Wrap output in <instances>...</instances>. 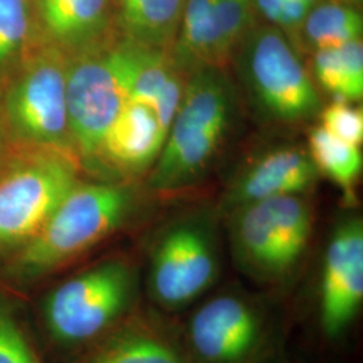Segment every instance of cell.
<instances>
[{
  "label": "cell",
  "mask_w": 363,
  "mask_h": 363,
  "mask_svg": "<svg viewBox=\"0 0 363 363\" xmlns=\"http://www.w3.org/2000/svg\"><path fill=\"white\" fill-rule=\"evenodd\" d=\"M156 195L136 181H79L37 235L0 264L4 288L27 291L154 213Z\"/></svg>",
  "instance_id": "cell-1"
},
{
  "label": "cell",
  "mask_w": 363,
  "mask_h": 363,
  "mask_svg": "<svg viewBox=\"0 0 363 363\" xmlns=\"http://www.w3.org/2000/svg\"><path fill=\"white\" fill-rule=\"evenodd\" d=\"M144 303L143 265L130 255H113L52 283L37 303V320L48 347L66 363Z\"/></svg>",
  "instance_id": "cell-2"
},
{
  "label": "cell",
  "mask_w": 363,
  "mask_h": 363,
  "mask_svg": "<svg viewBox=\"0 0 363 363\" xmlns=\"http://www.w3.org/2000/svg\"><path fill=\"white\" fill-rule=\"evenodd\" d=\"M240 99L228 69L203 67L189 76L163 150L144 181L150 193L179 194L208 177L235 128Z\"/></svg>",
  "instance_id": "cell-3"
},
{
  "label": "cell",
  "mask_w": 363,
  "mask_h": 363,
  "mask_svg": "<svg viewBox=\"0 0 363 363\" xmlns=\"http://www.w3.org/2000/svg\"><path fill=\"white\" fill-rule=\"evenodd\" d=\"M220 223L216 205H199L156 229L143 268L144 298L150 306L177 316L216 289L223 268Z\"/></svg>",
  "instance_id": "cell-4"
},
{
  "label": "cell",
  "mask_w": 363,
  "mask_h": 363,
  "mask_svg": "<svg viewBox=\"0 0 363 363\" xmlns=\"http://www.w3.org/2000/svg\"><path fill=\"white\" fill-rule=\"evenodd\" d=\"M234 267L265 294L298 279L311 247L315 214L308 195H283L234 208L222 218Z\"/></svg>",
  "instance_id": "cell-5"
},
{
  "label": "cell",
  "mask_w": 363,
  "mask_h": 363,
  "mask_svg": "<svg viewBox=\"0 0 363 363\" xmlns=\"http://www.w3.org/2000/svg\"><path fill=\"white\" fill-rule=\"evenodd\" d=\"M179 325L190 363H276L281 352L272 300L238 286L213 289Z\"/></svg>",
  "instance_id": "cell-6"
},
{
  "label": "cell",
  "mask_w": 363,
  "mask_h": 363,
  "mask_svg": "<svg viewBox=\"0 0 363 363\" xmlns=\"http://www.w3.org/2000/svg\"><path fill=\"white\" fill-rule=\"evenodd\" d=\"M240 96L261 121L298 125L318 118L323 99L308 67L286 34L259 22L233 54Z\"/></svg>",
  "instance_id": "cell-7"
},
{
  "label": "cell",
  "mask_w": 363,
  "mask_h": 363,
  "mask_svg": "<svg viewBox=\"0 0 363 363\" xmlns=\"http://www.w3.org/2000/svg\"><path fill=\"white\" fill-rule=\"evenodd\" d=\"M67 64L62 52L40 42L1 79L0 127L21 147L55 151L77 162L66 103Z\"/></svg>",
  "instance_id": "cell-8"
},
{
  "label": "cell",
  "mask_w": 363,
  "mask_h": 363,
  "mask_svg": "<svg viewBox=\"0 0 363 363\" xmlns=\"http://www.w3.org/2000/svg\"><path fill=\"white\" fill-rule=\"evenodd\" d=\"M78 172L74 159L28 147L0 164V264L37 235L81 181Z\"/></svg>",
  "instance_id": "cell-9"
},
{
  "label": "cell",
  "mask_w": 363,
  "mask_h": 363,
  "mask_svg": "<svg viewBox=\"0 0 363 363\" xmlns=\"http://www.w3.org/2000/svg\"><path fill=\"white\" fill-rule=\"evenodd\" d=\"M112 43L69 58L67 64L66 103L72 142L79 169L91 174H96L106 130L128 101L113 61Z\"/></svg>",
  "instance_id": "cell-10"
},
{
  "label": "cell",
  "mask_w": 363,
  "mask_h": 363,
  "mask_svg": "<svg viewBox=\"0 0 363 363\" xmlns=\"http://www.w3.org/2000/svg\"><path fill=\"white\" fill-rule=\"evenodd\" d=\"M362 306L363 220L358 213H347L335 222L320 264L318 322L323 337H345Z\"/></svg>",
  "instance_id": "cell-11"
},
{
  "label": "cell",
  "mask_w": 363,
  "mask_h": 363,
  "mask_svg": "<svg viewBox=\"0 0 363 363\" xmlns=\"http://www.w3.org/2000/svg\"><path fill=\"white\" fill-rule=\"evenodd\" d=\"M320 175L306 147L280 144L252 157L225 186L216 208L220 218L247 203L283 195H308Z\"/></svg>",
  "instance_id": "cell-12"
},
{
  "label": "cell",
  "mask_w": 363,
  "mask_h": 363,
  "mask_svg": "<svg viewBox=\"0 0 363 363\" xmlns=\"http://www.w3.org/2000/svg\"><path fill=\"white\" fill-rule=\"evenodd\" d=\"M66 363H190L175 316L147 301L112 333Z\"/></svg>",
  "instance_id": "cell-13"
},
{
  "label": "cell",
  "mask_w": 363,
  "mask_h": 363,
  "mask_svg": "<svg viewBox=\"0 0 363 363\" xmlns=\"http://www.w3.org/2000/svg\"><path fill=\"white\" fill-rule=\"evenodd\" d=\"M164 140L166 130L154 109L128 100L105 133L94 175L99 181L145 179Z\"/></svg>",
  "instance_id": "cell-14"
},
{
  "label": "cell",
  "mask_w": 363,
  "mask_h": 363,
  "mask_svg": "<svg viewBox=\"0 0 363 363\" xmlns=\"http://www.w3.org/2000/svg\"><path fill=\"white\" fill-rule=\"evenodd\" d=\"M39 40L67 58L115 40L113 0H35Z\"/></svg>",
  "instance_id": "cell-15"
},
{
  "label": "cell",
  "mask_w": 363,
  "mask_h": 363,
  "mask_svg": "<svg viewBox=\"0 0 363 363\" xmlns=\"http://www.w3.org/2000/svg\"><path fill=\"white\" fill-rule=\"evenodd\" d=\"M112 54L127 99L152 108L167 135L189 77L169 52L145 50L115 39Z\"/></svg>",
  "instance_id": "cell-16"
},
{
  "label": "cell",
  "mask_w": 363,
  "mask_h": 363,
  "mask_svg": "<svg viewBox=\"0 0 363 363\" xmlns=\"http://www.w3.org/2000/svg\"><path fill=\"white\" fill-rule=\"evenodd\" d=\"M169 57L187 77L203 67L228 69L232 61L214 0H186Z\"/></svg>",
  "instance_id": "cell-17"
},
{
  "label": "cell",
  "mask_w": 363,
  "mask_h": 363,
  "mask_svg": "<svg viewBox=\"0 0 363 363\" xmlns=\"http://www.w3.org/2000/svg\"><path fill=\"white\" fill-rule=\"evenodd\" d=\"M186 0H113L115 38L132 46L169 52Z\"/></svg>",
  "instance_id": "cell-18"
},
{
  "label": "cell",
  "mask_w": 363,
  "mask_h": 363,
  "mask_svg": "<svg viewBox=\"0 0 363 363\" xmlns=\"http://www.w3.org/2000/svg\"><path fill=\"white\" fill-rule=\"evenodd\" d=\"M359 9L342 0H319L300 25L296 49L311 55L362 39L363 16Z\"/></svg>",
  "instance_id": "cell-19"
},
{
  "label": "cell",
  "mask_w": 363,
  "mask_h": 363,
  "mask_svg": "<svg viewBox=\"0 0 363 363\" xmlns=\"http://www.w3.org/2000/svg\"><path fill=\"white\" fill-rule=\"evenodd\" d=\"M310 74L333 100L358 104L363 97L362 39L310 55Z\"/></svg>",
  "instance_id": "cell-20"
},
{
  "label": "cell",
  "mask_w": 363,
  "mask_h": 363,
  "mask_svg": "<svg viewBox=\"0 0 363 363\" xmlns=\"http://www.w3.org/2000/svg\"><path fill=\"white\" fill-rule=\"evenodd\" d=\"M307 140L306 148L319 175L337 186L347 206H354L357 203L355 190L363 169L359 147L339 140L322 125L312 127Z\"/></svg>",
  "instance_id": "cell-21"
},
{
  "label": "cell",
  "mask_w": 363,
  "mask_h": 363,
  "mask_svg": "<svg viewBox=\"0 0 363 363\" xmlns=\"http://www.w3.org/2000/svg\"><path fill=\"white\" fill-rule=\"evenodd\" d=\"M39 43L35 0H0V81Z\"/></svg>",
  "instance_id": "cell-22"
},
{
  "label": "cell",
  "mask_w": 363,
  "mask_h": 363,
  "mask_svg": "<svg viewBox=\"0 0 363 363\" xmlns=\"http://www.w3.org/2000/svg\"><path fill=\"white\" fill-rule=\"evenodd\" d=\"M0 363H45L11 294L0 286Z\"/></svg>",
  "instance_id": "cell-23"
},
{
  "label": "cell",
  "mask_w": 363,
  "mask_h": 363,
  "mask_svg": "<svg viewBox=\"0 0 363 363\" xmlns=\"http://www.w3.org/2000/svg\"><path fill=\"white\" fill-rule=\"evenodd\" d=\"M318 118L328 133L345 143L361 147L363 143V111L358 104L337 101L323 105Z\"/></svg>",
  "instance_id": "cell-24"
},
{
  "label": "cell",
  "mask_w": 363,
  "mask_h": 363,
  "mask_svg": "<svg viewBox=\"0 0 363 363\" xmlns=\"http://www.w3.org/2000/svg\"><path fill=\"white\" fill-rule=\"evenodd\" d=\"M342 1H346V3H349V4H352V6L361 7L363 0H342Z\"/></svg>",
  "instance_id": "cell-25"
},
{
  "label": "cell",
  "mask_w": 363,
  "mask_h": 363,
  "mask_svg": "<svg viewBox=\"0 0 363 363\" xmlns=\"http://www.w3.org/2000/svg\"><path fill=\"white\" fill-rule=\"evenodd\" d=\"M3 136H4V135H3V132H1V127H0V139H1ZM0 145H1V142H0Z\"/></svg>",
  "instance_id": "cell-26"
}]
</instances>
